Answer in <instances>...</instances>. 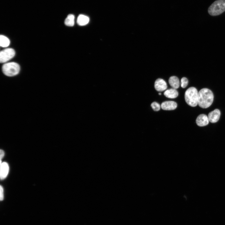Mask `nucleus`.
<instances>
[{
	"mask_svg": "<svg viewBox=\"0 0 225 225\" xmlns=\"http://www.w3.org/2000/svg\"><path fill=\"white\" fill-rule=\"evenodd\" d=\"M198 93L196 88L191 87L188 89L185 93V99L189 106L195 107L198 104Z\"/></svg>",
	"mask_w": 225,
	"mask_h": 225,
	"instance_id": "nucleus-2",
	"label": "nucleus"
},
{
	"mask_svg": "<svg viewBox=\"0 0 225 225\" xmlns=\"http://www.w3.org/2000/svg\"><path fill=\"white\" fill-rule=\"evenodd\" d=\"M20 67L15 62L5 63L2 67V71L6 75L9 77L13 76L18 74L19 72Z\"/></svg>",
	"mask_w": 225,
	"mask_h": 225,
	"instance_id": "nucleus-4",
	"label": "nucleus"
},
{
	"mask_svg": "<svg viewBox=\"0 0 225 225\" xmlns=\"http://www.w3.org/2000/svg\"><path fill=\"white\" fill-rule=\"evenodd\" d=\"M196 121L197 125L200 127L207 125L209 122L208 117L204 114H201L198 115Z\"/></svg>",
	"mask_w": 225,
	"mask_h": 225,
	"instance_id": "nucleus-9",
	"label": "nucleus"
},
{
	"mask_svg": "<svg viewBox=\"0 0 225 225\" xmlns=\"http://www.w3.org/2000/svg\"><path fill=\"white\" fill-rule=\"evenodd\" d=\"M151 106L153 110L155 111H159L161 108L160 104L156 102H152L151 105Z\"/></svg>",
	"mask_w": 225,
	"mask_h": 225,
	"instance_id": "nucleus-16",
	"label": "nucleus"
},
{
	"mask_svg": "<svg viewBox=\"0 0 225 225\" xmlns=\"http://www.w3.org/2000/svg\"><path fill=\"white\" fill-rule=\"evenodd\" d=\"M170 85L172 88L177 89L180 86V82L178 77L175 76L171 77L168 80Z\"/></svg>",
	"mask_w": 225,
	"mask_h": 225,
	"instance_id": "nucleus-13",
	"label": "nucleus"
},
{
	"mask_svg": "<svg viewBox=\"0 0 225 225\" xmlns=\"http://www.w3.org/2000/svg\"><path fill=\"white\" fill-rule=\"evenodd\" d=\"M154 87L157 91L162 92L165 90L167 88V84L163 79L158 78L155 81Z\"/></svg>",
	"mask_w": 225,
	"mask_h": 225,
	"instance_id": "nucleus-6",
	"label": "nucleus"
},
{
	"mask_svg": "<svg viewBox=\"0 0 225 225\" xmlns=\"http://www.w3.org/2000/svg\"><path fill=\"white\" fill-rule=\"evenodd\" d=\"M88 17L83 14L79 15L77 19V23L80 26H84L87 24L89 22Z\"/></svg>",
	"mask_w": 225,
	"mask_h": 225,
	"instance_id": "nucleus-12",
	"label": "nucleus"
},
{
	"mask_svg": "<svg viewBox=\"0 0 225 225\" xmlns=\"http://www.w3.org/2000/svg\"><path fill=\"white\" fill-rule=\"evenodd\" d=\"M15 52L12 48H7L1 51L0 53V62L1 63L6 62L15 56Z\"/></svg>",
	"mask_w": 225,
	"mask_h": 225,
	"instance_id": "nucleus-5",
	"label": "nucleus"
},
{
	"mask_svg": "<svg viewBox=\"0 0 225 225\" xmlns=\"http://www.w3.org/2000/svg\"><path fill=\"white\" fill-rule=\"evenodd\" d=\"M5 155V153L4 151L2 150L1 149L0 150V160H2L4 157Z\"/></svg>",
	"mask_w": 225,
	"mask_h": 225,
	"instance_id": "nucleus-19",
	"label": "nucleus"
},
{
	"mask_svg": "<svg viewBox=\"0 0 225 225\" xmlns=\"http://www.w3.org/2000/svg\"><path fill=\"white\" fill-rule=\"evenodd\" d=\"M208 11L212 16L221 14L225 11V0H217L209 7Z\"/></svg>",
	"mask_w": 225,
	"mask_h": 225,
	"instance_id": "nucleus-3",
	"label": "nucleus"
},
{
	"mask_svg": "<svg viewBox=\"0 0 225 225\" xmlns=\"http://www.w3.org/2000/svg\"><path fill=\"white\" fill-rule=\"evenodd\" d=\"M2 187L0 185V199L1 201H2L4 198V191Z\"/></svg>",
	"mask_w": 225,
	"mask_h": 225,
	"instance_id": "nucleus-18",
	"label": "nucleus"
},
{
	"mask_svg": "<svg viewBox=\"0 0 225 225\" xmlns=\"http://www.w3.org/2000/svg\"><path fill=\"white\" fill-rule=\"evenodd\" d=\"M177 103L173 101H166L162 102L161 104V108L165 110H171L175 109L177 107Z\"/></svg>",
	"mask_w": 225,
	"mask_h": 225,
	"instance_id": "nucleus-8",
	"label": "nucleus"
},
{
	"mask_svg": "<svg viewBox=\"0 0 225 225\" xmlns=\"http://www.w3.org/2000/svg\"><path fill=\"white\" fill-rule=\"evenodd\" d=\"M213 99L212 91L208 88H203L198 93V104L201 108H207L212 104Z\"/></svg>",
	"mask_w": 225,
	"mask_h": 225,
	"instance_id": "nucleus-1",
	"label": "nucleus"
},
{
	"mask_svg": "<svg viewBox=\"0 0 225 225\" xmlns=\"http://www.w3.org/2000/svg\"><path fill=\"white\" fill-rule=\"evenodd\" d=\"M188 84V80L187 78L183 77L181 80V86L183 88H185Z\"/></svg>",
	"mask_w": 225,
	"mask_h": 225,
	"instance_id": "nucleus-17",
	"label": "nucleus"
},
{
	"mask_svg": "<svg viewBox=\"0 0 225 225\" xmlns=\"http://www.w3.org/2000/svg\"><path fill=\"white\" fill-rule=\"evenodd\" d=\"M9 39L3 35L0 36V45L2 47H7L10 44Z\"/></svg>",
	"mask_w": 225,
	"mask_h": 225,
	"instance_id": "nucleus-15",
	"label": "nucleus"
},
{
	"mask_svg": "<svg viewBox=\"0 0 225 225\" xmlns=\"http://www.w3.org/2000/svg\"><path fill=\"white\" fill-rule=\"evenodd\" d=\"M220 112L217 109L210 112L208 115L209 122L212 123H215L218 122L220 116Z\"/></svg>",
	"mask_w": 225,
	"mask_h": 225,
	"instance_id": "nucleus-7",
	"label": "nucleus"
},
{
	"mask_svg": "<svg viewBox=\"0 0 225 225\" xmlns=\"http://www.w3.org/2000/svg\"><path fill=\"white\" fill-rule=\"evenodd\" d=\"M74 18L75 17L73 15L69 14L65 19V24L68 26H73L74 24Z\"/></svg>",
	"mask_w": 225,
	"mask_h": 225,
	"instance_id": "nucleus-14",
	"label": "nucleus"
},
{
	"mask_svg": "<svg viewBox=\"0 0 225 225\" xmlns=\"http://www.w3.org/2000/svg\"><path fill=\"white\" fill-rule=\"evenodd\" d=\"M158 94H159V95H161V93H158Z\"/></svg>",
	"mask_w": 225,
	"mask_h": 225,
	"instance_id": "nucleus-20",
	"label": "nucleus"
},
{
	"mask_svg": "<svg viewBox=\"0 0 225 225\" xmlns=\"http://www.w3.org/2000/svg\"><path fill=\"white\" fill-rule=\"evenodd\" d=\"M164 94L168 98H174L178 96V93L176 89L172 88L166 90L164 93Z\"/></svg>",
	"mask_w": 225,
	"mask_h": 225,
	"instance_id": "nucleus-11",
	"label": "nucleus"
},
{
	"mask_svg": "<svg viewBox=\"0 0 225 225\" xmlns=\"http://www.w3.org/2000/svg\"><path fill=\"white\" fill-rule=\"evenodd\" d=\"M9 171V167L7 163L2 162L0 164V178L1 180L4 179L7 177Z\"/></svg>",
	"mask_w": 225,
	"mask_h": 225,
	"instance_id": "nucleus-10",
	"label": "nucleus"
}]
</instances>
